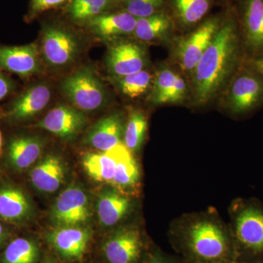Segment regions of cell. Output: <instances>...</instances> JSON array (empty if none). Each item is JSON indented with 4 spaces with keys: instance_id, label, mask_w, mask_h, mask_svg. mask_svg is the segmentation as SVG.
<instances>
[{
    "instance_id": "9c48e42d",
    "label": "cell",
    "mask_w": 263,
    "mask_h": 263,
    "mask_svg": "<svg viewBox=\"0 0 263 263\" xmlns=\"http://www.w3.org/2000/svg\"><path fill=\"white\" fill-rule=\"evenodd\" d=\"M147 63L146 50L133 41H114L105 57V65L111 79L144 70Z\"/></svg>"
},
{
    "instance_id": "d6986e66",
    "label": "cell",
    "mask_w": 263,
    "mask_h": 263,
    "mask_svg": "<svg viewBox=\"0 0 263 263\" xmlns=\"http://www.w3.org/2000/svg\"><path fill=\"white\" fill-rule=\"evenodd\" d=\"M66 169L63 161L58 156L45 157L31 171V182L39 191L53 193L60 189L65 177Z\"/></svg>"
},
{
    "instance_id": "8d00e7d4",
    "label": "cell",
    "mask_w": 263,
    "mask_h": 263,
    "mask_svg": "<svg viewBox=\"0 0 263 263\" xmlns=\"http://www.w3.org/2000/svg\"><path fill=\"white\" fill-rule=\"evenodd\" d=\"M190 263H239L235 261H207V262H202V261H190Z\"/></svg>"
},
{
    "instance_id": "603a6c76",
    "label": "cell",
    "mask_w": 263,
    "mask_h": 263,
    "mask_svg": "<svg viewBox=\"0 0 263 263\" xmlns=\"http://www.w3.org/2000/svg\"><path fill=\"white\" fill-rule=\"evenodd\" d=\"M32 212L28 197L15 186L0 189V218L4 220L18 222L25 220Z\"/></svg>"
},
{
    "instance_id": "83f0119b",
    "label": "cell",
    "mask_w": 263,
    "mask_h": 263,
    "mask_svg": "<svg viewBox=\"0 0 263 263\" xmlns=\"http://www.w3.org/2000/svg\"><path fill=\"white\" fill-rule=\"evenodd\" d=\"M148 122L142 112L133 111L124 127L123 143L128 149L136 152L141 149L146 136Z\"/></svg>"
},
{
    "instance_id": "1f68e13d",
    "label": "cell",
    "mask_w": 263,
    "mask_h": 263,
    "mask_svg": "<svg viewBox=\"0 0 263 263\" xmlns=\"http://www.w3.org/2000/svg\"><path fill=\"white\" fill-rule=\"evenodd\" d=\"M68 1L69 0H31L27 16L30 19L35 18L47 10L67 4Z\"/></svg>"
},
{
    "instance_id": "836d02e7",
    "label": "cell",
    "mask_w": 263,
    "mask_h": 263,
    "mask_svg": "<svg viewBox=\"0 0 263 263\" xmlns=\"http://www.w3.org/2000/svg\"><path fill=\"white\" fill-rule=\"evenodd\" d=\"M142 263H176L173 259L166 257L159 252H155L148 255Z\"/></svg>"
},
{
    "instance_id": "ba28073f",
    "label": "cell",
    "mask_w": 263,
    "mask_h": 263,
    "mask_svg": "<svg viewBox=\"0 0 263 263\" xmlns=\"http://www.w3.org/2000/svg\"><path fill=\"white\" fill-rule=\"evenodd\" d=\"M143 249L144 241L141 230L135 226L122 227L115 230L103 247L108 263H138Z\"/></svg>"
},
{
    "instance_id": "9a60e30c",
    "label": "cell",
    "mask_w": 263,
    "mask_h": 263,
    "mask_svg": "<svg viewBox=\"0 0 263 263\" xmlns=\"http://www.w3.org/2000/svg\"><path fill=\"white\" fill-rule=\"evenodd\" d=\"M247 60L263 54V0H245L240 27Z\"/></svg>"
},
{
    "instance_id": "7c38bea8",
    "label": "cell",
    "mask_w": 263,
    "mask_h": 263,
    "mask_svg": "<svg viewBox=\"0 0 263 263\" xmlns=\"http://www.w3.org/2000/svg\"><path fill=\"white\" fill-rule=\"evenodd\" d=\"M92 231L87 227H58L50 232L47 240L50 245L67 260H79L87 250Z\"/></svg>"
},
{
    "instance_id": "cb8c5ba5",
    "label": "cell",
    "mask_w": 263,
    "mask_h": 263,
    "mask_svg": "<svg viewBox=\"0 0 263 263\" xmlns=\"http://www.w3.org/2000/svg\"><path fill=\"white\" fill-rule=\"evenodd\" d=\"M121 0H69L65 13L76 24H85L91 18L111 11Z\"/></svg>"
},
{
    "instance_id": "5bb4252c",
    "label": "cell",
    "mask_w": 263,
    "mask_h": 263,
    "mask_svg": "<svg viewBox=\"0 0 263 263\" xmlns=\"http://www.w3.org/2000/svg\"><path fill=\"white\" fill-rule=\"evenodd\" d=\"M51 88L45 83L29 86L8 105L5 118L10 122H22L42 111L51 99Z\"/></svg>"
},
{
    "instance_id": "2e32d148",
    "label": "cell",
    "mask_w": 263,
    "mask_h": 263,
    "mask_svg": "<svg viewBox=\"0 0 263 263\" xmlns=\"http://www.w3.org/2000/svg\"><path fill=\"white\" fill-rule=\"evenodd\" d=\"M137 18L127 11L107 12L84 24L91 34L104 41H116L134 34Z\"/></svg>"
},
{
    "instance_id": "7a4b0ae2",
    "label": "cell",
    "mask_w": 263,
    "mask_h": 263,
    "mask_svg": "<svg viewBox=\"0 0 263 263\" xmlns=\"http://www.w3.org/2000/svg\"><path fill=\"white\" fill-rule=\"evenodd\" d=\"M179 243L190 261H235L232 233L209 219L190 224L180 235Z\"/></svg>"
},
{
    "instance_id": "d590c367",
    "label": "cell",
    "mask_w": 263,
    "mask_h": 263,
    "mask_svg": "<svg viewBox=\"0 0 263 263\" xmlns=\"http://www.w3.org/2000/svg\"><path fill=\"white\" fill-rule=\"evenodd\" d=\"M6 232H5L4 227L0 224V245L4 241L5 238H6Z\"/></svg>"
},
{
    "instance_id": "e575fe53",
    "label": "cell",
    "mask_w": 263,
    "mask_h": 263,
    "mask_svg": "<svg viewBox=\"0 0 263 263\" xmlns=\"http://www.w3.org/2000/svg\"><path fill=\"white\" fill-rule=\"evenodd\" d=\"M247 63L263 78V54L247 60Z\"/></svg>"
},
{
    "instance_id": "e0dca14e",
    "label": "cell",
    "mask_w": 263,
    "mask_h": 263,
    "mask_svg": "<svg viewBox=\"0 0 263 263\" xmlns=\"http://www.w3.org/2000/svg\"><path fill=\"white\" fill-rule=\"evenodd\" d=\"M131 152L122 143L107 152L87 153L82 158L83 167L88 176L99 182L110 183L118 164Z\"/></svg>"
},
{
    "instance_id": "8992f818",
    "label": "cell",
    "mask_w": 263,
    "mask_h": 263,
    "mask_svg": "<svg viewBox=\"0 0 263 263\" xmlns=\"http://www.w3.org/2000/svg\"><path fill=\"white\" fill-rule=\"evenodd\" d=\"M80 40L75 33L59 24L43 28L41 50L43 62L53 69L69 67L81 53Z\"/></svg>"
},
{
    "instance_id": "f1b7e54d",
    "label": "cell",
    "mask_w": 263,
    "mask_h": 263,
    "mask_svg": "<svg viewBox=\"0 0 263 263\" xmlns=\"http://www.w3.org/2000/svg\"><path fill=\"white\" fill-rule=\"evenodd\" d=\"M39 249L32 240L18 238L10 242L4 252V263H35Z\"/></svg>"
},
{
    "instance_id": "d4e9b609",
    "label": "cell",
    "mask_w": 263,
    "mask_h": 263,
    "mask_svg": "<svg viewBox=\"0 0 263 263\" xmlns=\"http://www.w3.org/2000/svg\"><path fill=\"white\" fill-rule=\"evenodd\" d=\"M172 29L168 16L157 13L145 18H137L134 35L143 42L152 43L167 37Z\"/></svg>"
},
{
    "instance_id": "7402d4cb",
    "label": "cell",
    "mask_w": 263,
    "mask_h": 263,
    "mask_svg": "<svg viewBox=\"0 0 263 263\" xmlns=\"http://www.w3.org/2000/svg\"><path fill=\"white\" fill-rule=\"evenodd\" d=\"M129 197L116 190H107L100 195L97 213L102 226L110 228L122 220L130 211Z\"/></svg>"
},
{
    "instance_id": "4dcf8cb0",
    "label": "cell",
    "mask_w": 263,
    "mask_h": 263,
    "mask_svg": "<svg viewBox=\"0 0 263 263\" xmlns=\"http://www.w3.org/2000/svg\"><path fill=\"white\" fill-rule=\"evenodd\" d=\"M124 10L136 18H145L157 13L164 0H121Z\"/></svg>"
},
{
    "instance_id": "f35d334b",
    "label": "cell",
    "mask_w": 263,
    "mask_h": 263,
    "mask_svg": "<svg viewBox=\"0 0 263 263\" xmlns=\"http://www.w3.org/2000/svg\"><path fill=\"white\" fill-rule=\"evenodd\" d=\"M44 263H58V262H54V261H47V262H45Z\"/></svg>"
},
{
    "instance_id": "277c9868",
    "label": "cell",
    "mask_w": 263,
    "mask_h": 263,
    "mask_svg": "<svg viewBox=\"0 0 263 263\" xmlns=\"http://www.w3.org/2000/svg\"><path fill=\"white\" fill-rule=\"evenodd\" d=\"M62 93L75 108L83 112H93L105 106L108 93L94 69L85 66L64 79L60 85Z\"/></svg>"
},
{
    "instance_id": "484cf974",
    "label": "cell",
    "mask_w": 263,
    "mask_h": 263,
    "mask_svg": "<svg viewBox=\"0 0 263 263\" xmlns=\"http://www.w3.org/2000/svg\"><path fill=\"white\" fill-rule=\"evenodd\" d=\"M139 180V166L132 152H129L118 164L115 175L110 184L119 193L125 195L124 193L136 187Z\"/></svg>"
},
{
    "instance_id": "44dd1931",
    "label": "cell",
    "mask_w": 263,
    "mask_h": 263,
    "mask_svg": "<svg viewBox=\"0 0 263 263\" xmlns=\"http://www.w3.org/2000/svg\"><path fill=\"white\" fill-rule=\"evenodd\" d=\"M42 139L36 136H19L10 139L8 146L10 163L15 169L24 171L32 166L41 157Z\"/></svg>"
},
{
    "instance_id": "ac0fdd59",
    "label": "cell",
    "mask_w": 263,
    "mask_h": 263,
    "mask_svg": "<svg viewBox=\"0 0 263 263\" xmlns=\"http://www.w3.org/2000/svg\"><path fill=\"white\" fill-rule=\"evenodd\" d=\"M124 127L119 114H110L99 120L88 132L85 141L100 152H107L122 143Z\"/></svg>"
},
{
    "instance_id": "d6a6232c",
    "label": "cell",
    "mask_w": 263,
    "mask_h": 263,
    "mask_svg": "<svg viewBox=\"0 0 263 263\" xmlns=\"http://www.w3.org/2000/svg\"><path fill=\"white\" fill-rule=\"evenodd\" d=\"M15 89L14 81L0 71V102L8 98Z\"/></svg>"
},
{
    "instance_id": "f546056e",
    "label": "cell",
    "mask_w": 263,
    "mask_h": 263,
    "mask_svg": "<svg viewBox=\"0 0 263 263\" xmlns=\"http://www.w3.org/2000/svg\"><path fill=\"white\" fill-rule=\"evenodd\" d=\"M210 0H174L176 15L185 26L197 24L209 12Z\"/></svg>"
},
{
    "instance_id": "ffe728a7",
    "label": "cell",
    "mask_w": 263,
    "mask_h": 263,
    "mask_svg": "<svg viewBox=\"0 0 263 263\" xmlns=\"http://www.w3.org/2000/svg\"><path fill=\"white\" fill-rule=\"evenodd\" d=\"M149 100L156 105L183 101L187 86L181 76L170 69H162L155 76Z\"/></svg>"
},
{
    "instance_id": "8fae6325",
    "label": "cell",
    "mask_w": 263,
    "mask_h": 263,
    "mask_svg": "<svg viewBox=\"0 0 263 263\" xmlns=\"http://www.w3.org/2000/svg\"><path fill=\"white\" fill-rule=\"evenodd\" d=\"M0 68L29 78L43 72L41 50L36 43L24 46L0 45Z\"/></svg>"
},
{
    "instance_id": "4fadbf2b",
    "label": "cell",
    "mask_w": 263,
    "mask_h": 263,
    "mask_svg": "<svg viewBox=\"0 0 263 263\" xmlns=\"http://www.w3.org/2000/svg\"><path fill=\"white\" fill-rule=\"evenodd\" d=\"M86 122L87 119L84 112L74 106L62 105L50 110L37 123V127L62 140L71 141L80 134Z\"/></svg>"
},
{
    "instance_id": "52a82bcc",
    "label": "cell",
    "mask_w": 263,
    "mask_h": 263,
    "mask_svg": "<svg viewBox=\"0 0 263 263\" xmlns=\"http://www.w3.org/2000/svg\"><path fill=\"white\" fill-rule=\"evenodd\" d=\"M89 197L83 189L72 186L66 189L53 204L51 219L55 228L84 226L91 218Z\"/></svg>"
},
{
    "instance_id": "3957f363",
    "label": "cell",
    "mask_w": 263,
    "mask_h": 263,
    "mask_svg": "<svg viewBox=\"0 0 263 263\" xmlns=\"http://www.w3.org/2000/svg\"><path fill=\"white\" fill-rule=\"evenodd\" d=\"M235 261L263 263V206L253 200H240L233 210Z\"/></svg>"
},
{
    "instance_id": "30bf717a",
    "label": "cell",
    "mask_w": 263,
    "mask_h": 263,
    "mask_svg": "<svg viewBox=\"0 0 263 263\" xmlns=\"http://www.w3.org/2000/svg\"><path fill=\"white\" fill-rule=\"evenodd\" d=\"M221 24L217 18L208 19L180 42L176 57L182 70L193 72Z\"/></svg>"
},
{
    "instance_id": "4316f807",
    "label": "cell",
    "mask_w": 263,
    "mask_h": 263,
    "mask_svg": "<svg viewBox=\"0 0 263 263\" xmlns=\"http://www.w3.org/2000/svg\"><path fill=\"white\" fill-rule=\"evenodd\" d=\"M155 77L149 71L144 69L130 75L112 79V81L123 95L127 98H136L152 89Z\"/></svg>"
},
{
    "instance_id": "74e56055",
    "label": "cell",
    "mask_w": 263,
    "mask_h": 263,
    "mask_svg": "<svg viewBox=\"0 0 263 263\" xmlns=\"http://www.w3.org/2000/svg\"><path fill=\"white\" fill-rule=\"evenodd\" d=\"M3 136H2L1 131H0V153L2 152V149H3Z\"/></svg>"
},
{
    "instance_id": "5b68a950",
    "label": "cell",
    "mask_w": 263,
    "mask_h": 263,
    "mask_svg": "<svg viewBox=\"0 0 263 263\" xmlns=\"http://www.w3.org/2000/svg\"><path fill=\"white\" fill-rule=\"evenodd\" d=\"M227 106L234 115L252 113L263 105V78L247 63L232 79Z\"/></svg>"
},
{
    "instance_id": "6da1fadb",
    "label": "cell",
    "mask_w": 263,
    "mask_h": 263,
    "mask_svg": "<svg viewBox=\"0 0 263 263\" xmlns=\"http://www.w3.org/2000/svg\"><path fill=\"white\" fill-rule=\"evenodd\" d=\"M246 62L240 26L235 18H228L193 71L195 103L204 105L212 100Z\"/></svg>"
}]
</instances>
